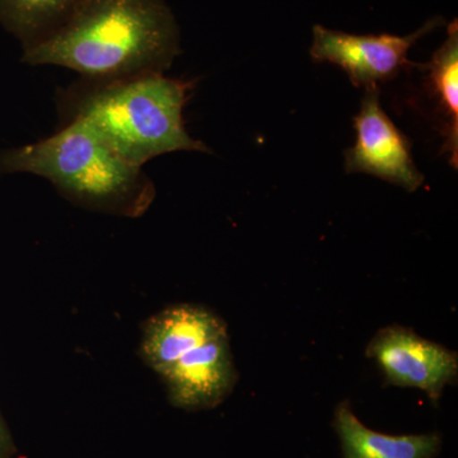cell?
Returning <instances> with one entry per match:
<instances>
[{
    "label": "cell",
    "instance_id": "cell-5",
    "mask_svg": "<svg viewBox=\"0 0 458 458\" xmlns=\"http://www.w3.org/2000/svg\"><path fill=\"white\" fill-rule=\"evenodd\" d=\"M442 18H434L417 32L408 36L352 35L313 27L312 59L340 66L355 87L375 89L387 82L409 65V50L427 33L442 26Z\"/></svg>",
    "mask_w": 458,
    "mask_h": 458
},
{
    "label": "cell",
    "instance_id": "cell-3",
    "mask_svg": "<svg viewBox=\"0 0 458 458\" xmlns=\"http://www.w3.org/2000/svg\"><path fill=\"white\" fill-rule=\"evenodd\" d=\"M3 174L50 181L72 203L95 212L138 218L155 201V182L82 122L63 123L47 140L0 153Z\"/></svg>",
    "mask_w": 458,
    "mask_h": 458
},
{
    "label": "cell",
    "instance_id": "cell-8",
    "mask_svg": "<svg viewBox=\"0 0 458 458\" xmlns=\"http://www.w3.org/2000/svg\"><path fill=\"white\" fill-rule=\"evenodd\" d=\"M225 335L227 324L207 307L174 304L147 319L140 354L147 366L162 376L186 352Z\"/></svg>",
    "mask_w": 458,
    "mask_h": 458
},
{
    "label": "cell",
    "instance_id": "cell-10",
    "mask_svg": "<svg viewBox=\"0 0 458 458\" xmlns=\"http://www.w3.org/2000/svg\"><path fill=\"white\" fill-rule=\"evenodd\" d=\"M428 77V90L436 102V117L442 137L443 152L447 153L451 165H458V23L448 26V38L424 64Z\"/></svg>",
    "mask_w": 458,
    "mask_h": 458
},
{
    "label": "cell",
    "instance_id": "cell-9",
    "mask_svg": "<svg viewBox=\"0 0 458 458\" xmlns=\"http://www.w3.org/2000/svg\"><path fill=\"white\" fill-rule=\"evenodd\" d=\"M333 427L343 458H436L442 450L438 433L390 436L364 426L348 401L334 411Z\"/></svg>",
    "mask_w": 458,
    "mask_h": 458
},
{
    "label": "cell",
    "instance_id": "cell-2",
    "mask_svg": "<svg viewBox=\"0 0 458 458\" xmlns=\"http://www.w3.org/2000/svg\"><path fill=\"white\" fill-rule=\"evenodd\" d=\"M192 87L165 73L81 78L57 93V110L63 123H87L126 161L143 167L167 153H210L189 134L183 120Z\"/></svg>",
    "mask_w": 458,
    "mask_h": 458
},
{
    "label": "cell",
    "instance_id": "cell-6",
    "mask_svg": "<svg viewBox=\"0 0 458 458\" xmlns=\"http://www.w3.org/2000/svg\"><path fill=\"white\" fill-rule=\"evenodd\" d=\"M357 140L345 150V171L367 174L414 192L424 183L411 155V141L379 105V89H366L354 117Z\"/></svg>",
    "mask_w": 458,
    "mask_h": 458
},
{
    "label": "cell",
    "instance_id": "cell-11",
    "mask_svg": "<svg viewBox=\"0 0 458 458\" xmlns=\"http://www.w3.org/2000/svg\"><path fill=\"white\" fill-rule=\"evenodd\" d=\"M84 0H0V25L20 41L23 53L49 40Z\"/></svg>",
    "mask_w": 458,
    "mask_h": 458
},
{
    "label": "cell",
    "instance_id": "cell-12",
    "mask_svg": "<svg viewBox=\"0 0 458 458\" xmlns=\"http://www.w3.org/2000/svg\"><path fill=\"white\" fill-rule=\"evenodd\" d=\"M14 454V445L12 442L11 434H9L4 420L0 415V458H11Z\"/></svg>",
    "mask_w": 458,
    "mask_h": 458
},
{
    "label": "cell",
    "instance_id": "cell-1",
    "mask_svg": "<svg viewBox=\"0 0 458 458\" xmlns=\"http://www.w3.org/2000/svg\"><path fill=\"white\" fill-rule=\"evenodd\" d=\"M179 54V26L165 0H84L49 40L25 51L22 62L114 80L165 73Z\"/></svg>",
    "mask_w": 458,
    "mask_h": 458
},
{
    "label": "cell",
    "instance_id": "cell-7",
    "mask_svg": "<svg viewBox=\"0 0 458 458\" xmlns=\"http://www.w3.org/2000/svg\"><path fill=\"white\" fill-rule=\"evenodd\" d=\"M159 377L174 408L186 411L216 408L228 399L238 379L229 336L186 352Z\"/></svg>",
    "mask_w": 458,
    "mask_h": 458
},
{
    "label": "cell",
    "instance_id": "cell-4",
    "mask_svg": "<svg viewBox=\"0 0 458 458\" xmlns=\"http://www.w3.org/2000/svg\"><path fill=\"white\" fill-rule=\"evenodd\" d=\"M367 357L385 376V387L418 388L438 405L448 385H456L458 355L441 344L418 335L400 325L379 328L370 339Z\"/></svg>",
    "mask_w": 458,
    "mask_h": 458
}]
</instances>
